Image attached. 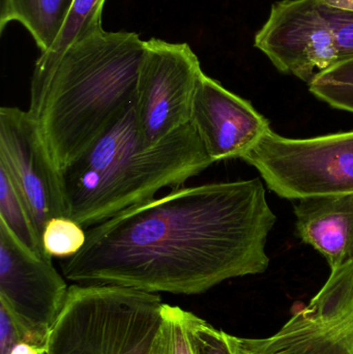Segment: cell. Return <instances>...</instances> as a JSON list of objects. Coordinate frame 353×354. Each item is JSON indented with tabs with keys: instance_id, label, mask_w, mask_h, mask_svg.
<instances>
[{
	"instance_id": "14",
	"label": "cell",
	"mask_w": 353,
	"mask_h": 354,
	"mask_svg": "<svg viewBox=\"0 0 353 354\" xmlns=\"http://www.w3.org/2000/svg\"><path fill=\"white\" fill-rule=\"evenodd\" d=\"M106 0H74L64 27L54 45L41 53L35 68L53 64L73 44L103 30L102 16Z\"/></svg>"
},
{
	"instance_id": "4",
	"label": "cell",
	"mask_w": 353,
	"mask_h": 354,
	"mask_svg": "<svg viewBox=\"0 0 353 354\" xmlns=\"http://www.w3.org/2000/svg\"><path fill=\"white\" fill-rule=\"evenodd\" d=\"M163 305L158 293L76 283L50 330L46 354H149Z\"/></svg>"
},
{
	"instance_id": "3",
	"label": "cell",
	"mask_w": 353,
	"mask_h": 354,
	"mask_svg": "<svg viewBox=\"0 0 353 354\" xmlns=\"http://www.w3.org/2000/svg\"><path fill=\"white\" fill-rule=\"evenodd\" d=\"M213 164L190 124L145 149L132 104L61 171L68 216L90 228L164 187H180Z\"/></svg>"
},
{
	"instance_id": "12",
	"label": "cell",
	"mask_w": 353,
	"mask_h": 354,
	"mask_svg": "<svg viewBox=\"0 0 353 354\" xmlns=\"http://www.w3.org/2000/svg\"><path fill=\"white\" fill-rule=\"evenodd\" d=\"M296 231L331 270L353 262V193L298 200Z\"/></svg>"
},
{
	"instance_id": "17",
	"label": "cell",
	"mask_w": 353,
	"mask_h": 354,
	"mask_svg": "<svg viewBox=\"0 0 353 354\" xmlns=\"http://www.w3.org/2000/svg\"><path fill=\"white\" fill-rule=\"evenodd\" d=\"M189 311L164 304L162 322L149 354H194L188 326Z\"/></svg>"
},
{
	"instance_id": "19",
	"label": "cell",
	"mask_w": 353,
	"mask_h": 354,
	"mask_svg": "<svg viewBox=\"0 0 353 354\" xmlns=\"http://www.w3.org/2000/svg\"><path fill=\"white\" fill-rule=\"evenodd\" d=\"M188 326L194 354H234L227 333L218 330L191 312L188 314Z\"/></svg>"
},
{
	"instance_id": "15",
	"label": "cell",
	"mask_w": 353,
	"mask_h": 354,
	"mask_svg": "<svg viewBox=\"0 0 353 354\" xmlns=\"http://www.w3.org/2000/svg\"><path fill=\"white\" fill-rule=\"evenodd\" d=\"M0 223L23 247L41 257H50L44 250L41 236L26 203L2 168H0Z\"/></svg>"
},
{
	"instance_id": "20",
	"label": "cell",
	"mask_w": 353,
	"mask_h": 354,
	"mask_svg": "<svg viewBox=\"0 0 353 354\" xmlns=\"http://www.w3.org/2000/svg\"><path fill=\"white\" fill-rule=\"evenodd\" d=\"M26 342V336L6 306L0 304V354H10L12 349Z\"/></svg>"
},
{
	"instance_id": "22",
	"label": "cell",
	"mask_w": 353,
	"mask_h": 354,
	"mask_svg": "<svg viewBox=\"0 0 353 354\" xmlns=\"http://www.w3.org/2000/svg\"><path fill=\"white\" fill-rule=\"evenodd\" d=\"M229 341L234 354H258L254 353V351H249V349H247L246 347L240 345V343H238V341L236 340V336H231V335H229Z\"/></svg>"
},
{
	"instance_id": "1",
	"label": "cell",
	"mask_w": 353,
	"mask_h": 354,
	"mask_svg": "<svg viewBox=\"0 0 353 354\" xmlns=\"http://www.w3.org/2000/svg\"><path fill=\"white\" fill-rule=\"evenodd\" d=\"M276 222L260 178L176 187L88 228L62 274L77 284L201 295L265 272Z\"/></svg>"
},
{
	"instance_id": "9",
	"label": "cell",
	"mask_w": 353,
	"mask_h": 354,
	"mask_svg": "<svg viewBox=\"0 0 353 354\" xmlns=\"http://www.w3.org/2000/svg\"><path fill=\"white\" fill-rule=\"evenodd\" d=\"M68 290L52 258L23 247L0 223V304L22 328L26 343L46 347Z\"/></svg>"
},
{
	"instance_id": "2",
	"label": "cell",
	"mask_w": 353,
	"mask_h": 354,
	"mask_svg": "<svg viewBox=\"0 0 353 354\" xmlns=\"http://www.w3.org/2000/svg\"><path fill=\"white\" fill-rule=\"evenodd\" d=\"M144 53L137 33L103 29L35 68L27 111L60 172L135 103Z\"/></svg>"
},
{
	"instance_id": "6",
	"label": "cell",
	"mask_w": 353,
	"mask_h": 354,
	"mask_svg": "<svg viewBox=\"0 0 353 354\" xmlns=\"http://www.w3.org/2000/svg\"><path fill=\"white\" fill-rule=\"evenodd\" d=\"M242 160L285 199L353 193V131L292 139L269 129Z\"/></svg>"
},
{
	"instance_id": "21",
	"label": "cell",
	"mask_w": 353,
	"mask_h": 354,
	"mask_svg": "<svg viewBox=\"0 0 353 354\" xmlns=\"http://www.w3.org/2000/svg\"><path fill=\"white\" fill-rule=\"evenodd\" d=\"M10 354H46V347L22 342L17 345Z\"/></svg>"
},
{
	"instance_id": "10",
	"label": "cell",
	"mask_w": 353,
	"mask_h": 354,
	"mask_svg": "<svg viewBox=\"0 0 353 354\" xmlns=\"http://www.w3.org/2000/svg\"><path fill=\"white\" fill-rule=\"evenodd\" d=\"M0 168L26 203L41 236L48 221L68 216L61 172L30 114L20 108L0 109Z\"/></svg>"
},
{
	"instance_id": "18",
	"label": "cell",
	"mask_w": 353,
	"mask_h": 354,
	"mask_svg": "<svg viewBox=\"0 0 353 354\" xmlns=\"http://www.w3.org/2000/svg\"><path fill=\"white\" fill-rule=\"evenodd\" d=\"M86 231L70 216L51 218L41 234L44 250L51 258L64 260L73 257L86 243Z\"/></svg>"
},
{
	"instance_id": "5",
	"label": "cell",
	"mask_w": 353,
	"mask_h": 354,
	"mask_svg": "<svg viewBox=\"0 0 353 354\" xmlns=\"http://www.w3.org/2000/svg\"><path fill=\"white\" fill-rule=\"evenodd\" d=\"M255 47L277 70L308 83L353 57V0H281L271 6Z\"/></svg>"
},
{
	"instance_id": "7",
	"label": "cell",
	"mask_w": 353,
	"mask_h": 354,
	"mask_svg": "<svg viewBox=\"0 0 353 354\" xmlns=\"http://www.w3.org/2000/svg\"><path fill=\"white\" fill-rule=\"evenodd\" d=\"M202 72L188 44L145 41L135 101L139 135L145 149L190 124L195 87Z\"/></svg>"
},
{
	"instance_id": "11",
	"label": "cell",
	"mask_w": 353,
	"mask_h": 354,
	"mask_svg": "<svg viewBox=\"0 0 353 354\" xmlns=\"http://www.w3.org/2000/svg\"><path fill=\"white\" fill-rule=\"evenodd\" d=\"M190 124L213 163L242 159L271 129L250 102L203 72L195 87Z\"/></svg>"
},
{
	"instance_id": "16",
	"label": "cell",
	"mask_w": 353,
	"mask_h": 354,
	"mask_svg": "<svg viewBox=\"0 0 353 354\" xmlns=\"http://www.w3.org/2000/svg\"><path fill=\"white\" fill-rule=\"evenodd\" d=\"M309 89L332 107L353 113V57L317 73L309 82Z\"/></svg>"
},
{
	"instance_id": "8",
	"label": "cell",
	"mask_w": 353,
	"mask_h": 354,
	"mask_svg": "<svg viewBox=\"0 0 353 354\" xmlns=\"http://www.w3.org/2000/svg\"><path fill=\"white\" fill-rule=\"evenodd\" d=\"M236 340L258 354H353V262L332 270L317 295L275 334Z\"/></svg>"
},
{
	"instance_id": "13",
	"label": "cell",
	"mask_w": 353,
	"mask_h": 354,
	"mask_svg": "<svg viewBox=\"0 0 353 354\" xmlns=\"http://www.w3.org/2000/svg\"><path fill=\"white\" fill-rule=\"evenodd\" d=\"M74 0H0V35L10 23L28 31L41 53L55 43Z\"/></svg>"
}]
</instances>
